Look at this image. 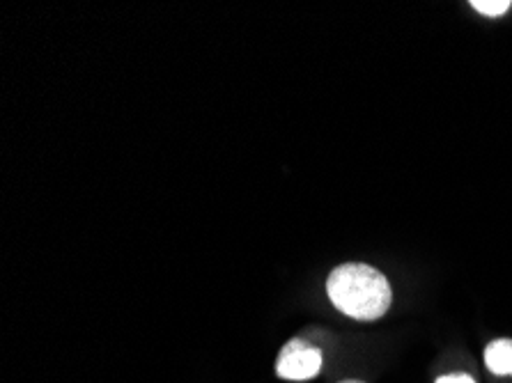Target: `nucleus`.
<instances>
[{
	"label": "nucleus",
	"instance_id": "nucleus-5",
	"mask_svg": "<svg viewBox=\"0 0 512 383\" xmlns=\"http://www.w3.org/2000/svg\"><path fill=\"white\" fill-rule=\"evenodd\" d=\"M437 383H476L469 374H446V377L437 379Z\"/></svg>",
	"mask_w": 512,
	"mask_h": 383
},
{
	"label": "nucleus",
	"instance_id": "nucleus-4",
	"mask_svg": "<svg viewBox=\"0 0 512 383\" xmlns=\"http://www.w3.org/2000/svg\"><path fill=\"white\" fill-rule=\"evenodd\" d=\"M471 7L480 14H485V17H501V14H506L512 3L510 0H473Z\"/></svg>",
	"mask_w": 512,
	"mask_h": 383
},
{
	"label": "nucleus",
	"instance_id": "nucleus-3",
	"mask_svg": "<svg viewBox=\"0 0 512 383\" xmlns=\"http://www.w3.org/2000/svg\"><path fill=\"white\" fill-rule=\"evenodd\" d=\"M485 365L492 374L508 377L512 374V340H494L485 349Z\"/></svg>",
	"mask_w": 512,
	"mask_h": 383
},
{
	"label": "nucleus",
	"instance_id": "nucleus-1",
	"mask_svg": "<svg viewBox=\"0 0 512 383\" xmlns=\"http://www.w3.org/2000/svg\"><path fill=\"white\" fill-rule=\"evenodd\" d=\"M327 294L343 315L359 322H375L391 308V285L368 264H340L327 280Z\"/></svg>",
	"mask_w": 512,
	"mask_h": 383
},
{
	"label": "nucleus",
	"instance_id": "nucleus-2",
	"mask_svg": "<svg viewBox=\"0 0 512 383\" xmlns=\"http://www.w3.org/2000/svg\"><path fill=\"white\" fill-rule=\"evenodd\" d=\"M322 370V351L306 340H290L276 361V374L287 381L315 379Z\"/></svg>",
	"mask_w": 512,
	"mask_h": 383
},
{
	"label": "nucleus",
	"instance_id": "nucleus-6",
	"mask_svg": "<svg viewBox=\"0 0 512 383\" xmlns=\"http://www.w3.org/2000/svg\"><path fill=\"white\" fill-rule=\"evenodd\" d=\"M340 383H363V381H356V379H347V381H340Z\"/></svg>",
	"mask_w": 512,
	"mask_h": 383
}]
</instances>
